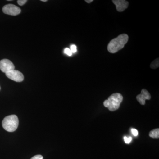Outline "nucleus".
Here are the masks:
<instances>
[{"label":"nucleus","mask_w":159,"mask_h":159,"mask_svg":"<svg viewBox=\"0 0 159 159\" xmlns=\"http://www.w3.org/2000/svg\"><path fill=\"white\" fill-rule=\"evenodd\" d=\"M3 12L5 14L11 16H16L21 12V9L15 5L8 4L3 7Z\"/></svg>","instance_id":"20e7f679"},{"label":"nucleus","mask_w":159,"mask_h":159,"mask_svg":"<svg viewBox=\"0 0 159 159\" xmlns=\"http://www.w3.org/2000/svg\"><path fill=\"white\" fill-rule=\"evenodd\" d=\"M0 89H1V87H0Z\"/></svg>","instance_id":"6ab92c4d"},{"label":"nucleus","mask_w":159,"mask_h":159,"mask_svg":"<svg viewBox=\"0 0 159 159\" xmlns=\"http://www.w3.org/2000/svg\"><path fill=\"white\" fill-rule=\"evenodd\" d=\"M70 50L72 53H75V52H77V47L75 45H72L71 46Z\"/></svg>","instance_id":"ddd939ff"},{"label":"nucleus","mask_w":159,"mask_h":159,"mask_svg":"<svg viewBox=\"0 0 159 159\" xmlns=\"http://www.w3.org/2000/svg\"><path fill=\"white\" fill-rule=\"evenodd\" d=\"M151 98V97L150 93L145 89H143L141 91V94L138 95L136 97L138 102L143 105L145 104V100H149Z\"/></svg>","instance_id":"0eeeda50"},{"label":"nucleus","mask_w":159,"mask_h":159,"mask_svg":"<svg viewBox=\"0 0 159 159\" xmlns=\"http://www.w3.org/2000/svg\"><path fill=\"white\" fill-rule=\"evenodd\" d=\"M6 77L16 82H21L24 80V77L22 73L17 70H14L6 73Z\"/></svg>","instance_id":"423d86ee"},{"label":"nucleus","mask_w":159,"mask_h":159,"mask_svg":"<svg viewBox=\"0 0 159 159\" xmlns=\"http://www.w3.org/2000/svg\"><path fill=\"white\" fill-rule=\"evenodd\" d=\"M132 133L133 134L134 136H137L138 135V131L137 129H132Z\"/></svg>","instance_id":"dca6fc26"},{"label":"nucleus","mask_w":159,"mask_h":159,"mask_svg":"<svg viewBox=\"0 0 159 159\" xmlns=\"http://www.w3.org/2000/svg\"><path fill=\"white\" fill-rule=\"evenodd\" d=\"M124 139L125 143H126V144H129V143H130L131 142L132 139L131 137L127 138L126 137H124Z\"/></svg>","instance_id":"f8f14e48"},{"label":"nucleus","mask_w":159,"mask_h":159,"mask_svg":"<svg viewBox=\"0 0 159 159\" xmlns=\"http://www.w3.org/2000/svg\"><path fill=\"white\" fill-rule=\"evenodd\" d=\"M159 66V58H157L156 59L153 61L150 65L151 68L152 69H156L158 68Z\"/></svg>","instance_id":"9d476101"},{"label":"nucleus","mask_w":159,"mask_h":159,"mask_svg":"<svg viewBox=\"0 0 159 159\" xmlns=\"http://www.w3.org/2000/svg\"><path fill=\"white\" fill-rule=\"evenodd\" d=\"M85 1L87 3L90 4V3H92V2H93V0H85Z\"/></svg>","instance_id":"f3484780"},{"label":"nucleus","mask_w":159,"mask_h":159,"mask_svg":"<svg viewBox=\"0 0 159 159\" xmlns=\"http://www.w3.org/2000/svg\"><path fill=\"white\" fill-rule=\"evenodd\" d=\"M149 136L151 138L153 139H159V129L158 128L156 129L151 131L149 133Z\"/></svg>","instance_id":"1a4fd4ad"},{"label":"nucleus","mask_w":159,"mask_h":159,"mask_svg":"<svg viewBox=\"0 0 159 159\" xmlns=\"http://www.w3.org/2000/svg\"><path fill=\"white\" fill-rule=\"evenodd\" d=\"M27 2V0H18V1H17L18 4L20 6L25 5Z\"/></svg>","instance_id":"4468645a"},{"label":"nucleus","mask_w":159,"mask_h":159,"mask_svg":"<svg viewBox=\"0 0 159 159\" xmlns=\"http://www.w3.org/2000/svg\"><path fill=\"white\" fill-rule=\"evenodd\" d=\"M41 1H42V2H47V0H42Z\"/></svg>","instance_id":"a211bd4d"},{"label":"nucleus","mask_w":159,"mask_h":159,"mask_svg":"<svg viewBox=\"0 0 159 159\" xmlns=\"http://www.w3.org/2000/svg\"><path fill=\"white\" fill-rule=\"evenodd\" d=\"M64 53L70 56L72 55V53L71 52L70 49L68 48H66L65 49Z\"/></svg>","instance_id":"9b49d317"},{"label":"nucleus","mask_w":159,"mask_h":159,"mask_svg":"<svg viewBox=\"0 0 159 159\" xmlns=\"http://www.w3.org/2000/svg\"><path fill=\"white\" fill-rule=\"evenodd\" d=\"M123 100V97L121 94L116 93L108 97V99L103 102V105L111 111H114L119 108Z\"/></svg>","instance_id":"f03ea898"},{"label":"nucleus","mask_w":159,"mask_h":159,"mask_svg":"<svg viewBox=\"0 0 159 159\" xmlns=\"http://www.w3.org/2000/svg\"><path fill=\"white\" fill-rule=\"evenodd\" d=\"M129 36L127 34H122L111 41L107 46V50L110 53H116L124 48L128 42Z\"/></svg>","instance_id":"f257e3e1"},{"label":"nucleus","mask_w":159,"mask_h":159,"mask_svg":"<svg viewBox=\"0 0 159 159\" xmlns=\"http://www.w3.org/2000/svg\"><path fill=\"white\" fill-rule=\"evenodd\" d=\"M0 70L3 73H7L15 70V66L11 61L4 59L0 61Z\"/></svg>","instance_id":"39448f33"},{"label":"nucleus","mask_w":159,"mask_h":159,"mask_svg":"<svg viewBox=\"0 0 159 159\" xmlns=\"http://www.w3.org/2000/svg\"><path fill=\"white\" fill-rule=\"evenodd\" d=\"M112 2L116 6L117 11L119 12L124 11L128 8V2L125 0H113Z\"/></svg>","instance_id":"6e6552de"},{"label":"nucleus","mask_w":159,"mask_h":159,"mask_svg":"<svg viewBox=\"0 0 159 159\" xmlns=\"http://www.w3.org/2000/svg\"><path fill=\"white\" fill-rule=\"evenodd\" d=\"M2 125L7 131L12 132L17 129L19 125V119L17 116L12 115L7 116L3 119Z\"/></svg>","instance_id":"7ed1b4c3"},{"label":"nucleus","mask_w":159,"mask_h":159,"mask_svg":"<svg viewBox=\"0 0 159 159\" xmlns=\"http://www.w3.org/2000/svg\"><path fill=\"white\" fill-rule=\"evenodd\" d=\"M31 159H43V157L40 155H37L32 157Z\"/></svg>","instance_id":"2eb2a0df"}]
</instances>
